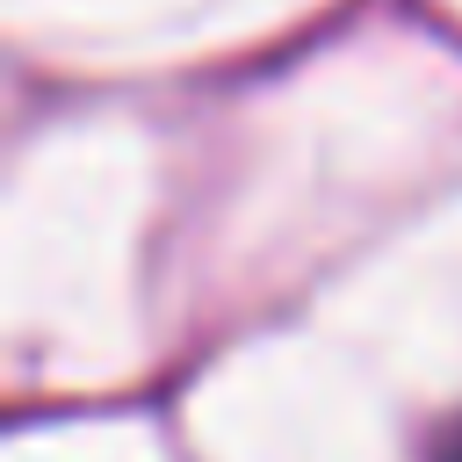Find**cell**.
<instances>
[{
  "label": "cell",
  "mask_w": 462,
  "mask_h": 462,
  "mask_svg": "<svg viewBox=\"0 0 462 462\" xmlns=\"http://www.w3.org/2000/svg\"><path fill=\"white\" fill-rule=\"evenodd\" d=\"M440 462H462V426L448 433V448H440Z\"/></svg>",
  "instance_id": "1"
}]
</instances>
